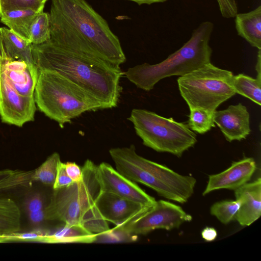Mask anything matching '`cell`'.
Returning <instances> with one entry per match:
<instances>
[{
  "mask_svg": "<svg viewBox=\"0 0 261 261\" xmlns=\"http://www.w3.org/2000/svg\"><path fill=\"white\" fill-rule=\"evenodd\" d=\"M49 15L56 46L116 65L125 62L118 38L85 0H51Z\"/></svg>",
  "mask_w": 261,
  "mask_h": 261,
  "instance_id": "6da1fadb",
  "label": "cell"
},
{
  "mask_svg": "<svg viewBox=\"0 0 261 261\" xmlns=\"http://www.w3.org/2000/svg\"><path fill=\"white\" fill-rule=\"evenodd\" d=\"M33 57L38 71L56 72L91 94L105 107L117 106L124 73L120 66L60 48L50 40L33 45Z\"/></svg>",
  "mask_w": 261,
  "mask_h": 261,
  "instance_id": "7a4b0ae2",
  "label": "cell"
},
{
  "mask_svg": "<svg viewBox=\"0 0 261 261\" xmlns=\"http://www.w3.org/2000/svg\"><path fill=\"white\" fill-rule=\"evenodd\" d=\"M82 169L80 181L53 190L45 208V220L80 226L92 233L100 234L110 228L97 205L102 191L97 166L87 159Z\"/></svg>",
  "mask_w": 261,
  "mask_h": 261,
  "instance_id": "3957f363",
  "label": "cell"
},
{
  "mask_svg": "<svg viewBox=\"0 0 261 261\" xmlns=\"http://www.w3.org/2000/svg\"><path fill=\"white\" fill-rule=\"evenodd\" d=\"M213 29L212 22H201L193 30L189 40L162 62L138 65L129 68L124 74L138 88L149 91L164 78L183 76L211 62L213 50L209 42Z\"/></svg>",
  "mask_w": 261,
  "mask_h": 261,
  "instance_id": "277c9868",
  "label": "cell"
},
{
  "mask_svg": "<svg viewBox=\"0 0 261 261\" xmlns=\"http://www.w3.org/2000/svg\"><path fill=\"white\" fill-rule=\"evenodd\" d=\"M109 153L119 173L135 182L153 189L161 196L184 203L194 193L196 182L194 177L180 175L140 156L137 153L134 144L112 148Z\"/></svg>",
  "mask_w": 261,
  "mask_h": 261,
  "instance_id": "5b68a950",
  "label": "cell"
},
{
  "mask_svg": "<svg viewBox=\"0 0 261 261\" xmlns=\"http://www.w3.org/2000/svg\"><path fill=\"white\" fill-rule=\"evenodd\" d=\"M34 96L39 110L61 128L86 112L105 109L91 94L53 71H39Z\"/></svg>",
  "mask_w": 261,
  "mask_h": 261,
  "instance_id": "8992f818",
  "label": "cell"
},
{
  "mask_svg": "<svg viewBox=\"0 0 261 261\" xmlns=\"http://www.w3.org/2000/svg\"><path fill=\"white\" fill-rule=\"evenodd\" d=\"M143 144L157 152L178 157L197 142L196 135L188 124L144 109H134L127 118Z\"/></svg>",
  "mask_w": 261,
  "mask_h": 261,
  "instance_id": "52a82bcc",
  "label": "cell"
},
{
  "mask_svg": "<svg viewBox=\"0 0 261 261\" xmlns=\"http://www.w3.org/2000/svg\"><path fill=\"white\" fill-rule=\"evenodd\" d=\"M233 74L211 62L177 80L180 94L190 109L200 107L215 112L236 93L232 85Z\"/></svg>",
  "mask_w": 261,
  "mask_h": 261,
  "instance_id": "ba28073f",
  "label": "cell"
},
{
  "mask_svg": "<svg viewBox=\"0 0 261 261\" xmlns=\"http://www.w3.org/2000/svg\"><path fill=\"white\" fill-rule=\"evenodd\" d=\"M192 219L179 205L160 200L145 211L124 223L116 226L126 233L137 236L146 234L156 229L171 230Z\"/></svg>",
  "mask_w": 261,
  "mask_h": 261,
  "instance_id": "9c48e42d",
  "label": "cell"
},
{
  "mask_svg": "<svg viewBox=\"0 0 261 261\" xmlns=\"http://www.w3.org/2000/svg\"><path fill=\"white\" fill-rule=\"evenodd\" d=\"M36 108L34 96H28L18 93L2 72L0 91L2 121L21 127L34 120Z\"/></svg>",
  "mask_w": 261,
  "mask_h": 261,
  "instance_id": "30bf717a",
  "label": "cell"
},
{
  "mask_svg": "<svg viewBox=\"0 0 261 261\" xmlns=\"http://www.w3.org/2000/svg\"><path fill=\"white\" fill-rule=\"evenodd\" d=\"M102 191L114 193L145 206H151L156 200L135 182L119 173L110 164L102 162L97 166Z\"/></svg>",
  "mask_w": 261,
  "mask_h": 261,
  "instance_id": "8fae6325",
  "label": "cell"
},
{
  "mask_svg": "<svg viewBox=\"0 0 261 261\" xmlns=\"http://www.w3.org/2000/svg\"><path fill=\"white\" fill-rule=\"evenodd\" d=\"M214 121L230 142L246 139L251 132L249 113L241 103L230 105L223 110H216Z\"/></svg>",
  "mask_w": 261,
  "mask_h": 261,
  "instance_id": "7c38bea8",
  "label": "cell"
},
{
  "mask_svg": "<svg viewBox=\"0 0 261 261\" xmlns=\"http://www.w3.org/2000/svg\"><path fill=\"white\" fill-rule=\"evenodd\" d=\"M256 169V164L252 158H244L233 162L225 170L208 176L203 196L213 191L226 189L235 190L247 183Z\"/></svg>",
  "mask_w": 261,
  "mask_h": 261,
  "instance_id": "4fadbf2b",
  "label": "cell"
},
{
  "mask_svg": "<svg viewBox=\"0 0 261 261\" xmlns=\"http://www.w3.org/2000/svg\"><path fill=\"white\" fill-rule=\"evenodd\" d=\"M97 205L103 218L116 226L124 223L150 207L106 191H102L99 196Z\"/></svg>",
  "mask_w": 261,
  "mask_h": 261,
  "instance_id": "5bb4252c",
  "label": "cell"
},
{
  "mask_svg": "<svg viewBox=\"0 0 261 261\" xmlns=\"http://www.w3.org/2000/svg\"><path fill=\"white\" fill-rule=\"evenodd\" d=\"M236 200L240 203L235 219L243 226H249L261 215V179L246 183L234 190Z\"/></svg>",
  "mask_w": 261,
  "mask_h": 261,
  "instance_id": "9a60e30c",
  "label": "cell"
},
{
  "mask_svg": "<svg viewBox=\"0 0 261 261\" xmlns=\"http://www.w3.org/2000/svg\"><path fill=\"white\" fill-rule=\"evenodd\" d=\"M2 72L18 93L34 96L39 74L36 66L23 61L8 58L3 64Z\"/></svg>",
  "mask_w": 261,
  "mask_h": 261,
  "instance_id": "2e32d148",
  "label": "cell"
},
{
  "mask_svg": "<svg viewBox=\"0 0 261 261\" xmlns=\"http://www.w3.org/2000/svg\"><path fill=\"white\" fill-rule=\"evenodd\" d=\"M235 25L238 34L251 46L261 49V6L246 13H237Z\"/></svg>",
  "mask_w": 261,
  "mask_h": 261,
  "instance_id": "e0dca14e",
  "label": "cell"
},
{
  "mask_svg": "<svg viewBox=\"0 0 261 261\" xmlns=\"http://www.w3.org/2000/svg\"><path fill=\"white\" fill-rule=\"evenodd\" d=\"M0 33L9 58L23 61L31 65L36 66L33 57V44L29 41L6 27L0 28Z\"/></svg>",
  "mask_w": 261,
  "mask_h": 261,
  "instance_id": "ac0fdd59",
  "label": "cell"
},
{
  "mask_svg": "<svg viewBox=\"0 0 261 261\" xmlns=\"http://www.w3.org/2000/svg\"><path fill=\"white\" fill-rule=\"evenodd\" d=\"M41 12L32 9L8 11L0 14V20L14 33L30 41L31 26Z\"/></svg>",
  "mask_w": 261,
  "mask_h": 261,
  "instance_id": "d6986e66",
  "label": "cell"
},
{
  "mask_svg": "<svg viewBox=\"0 0 261 261\" xmlns=\"http://www.w3.org/2000/svg\"><path fill=\"white\" fill-rule=\"evenodd\" d=\"M21 228L20 210L13 199L0 197V239L18 233Z\"/></svg>",
  "mask_w": 261,
  "mask_h": 261,
  "instance_id": "ffe728a7",
  "label": "cell"
},
{
  "mask_svg": "<svg viewBox=\"0 0 261 261\" xmlns=\"http://www.w3.org/2000/svg\"><path fill=\"white\" fill-rule=\"evenodd\" d=\"M93 234L78 225L63 224L51 234L48 233L45 242L51 243H92L96 240Z\"/></svg>",
  "mask_w": 261,
  "mask_h": 261,
  "instance_id": "44dd1931",
  "label": "cell"
},
{
  "mask_svg": "<svg viewBox=\"0 0 261 261\" xmlns=\"http://www.w3.org/2000/svg\"><path fill=\"white\" fill-rule=\"evenodd\" d=\"M232 85L236 93L260 105L261 74H257L255 79L242 73L233 75Z\"/></svg>",
  "mask_w": 261,
  "mask_h": 261,
  "instance_id": "7402d4cb",
  "label": "cell"
},
{
  "mask_svg": "<svg viewBox=\"0 0 261 261\" xmlns=\"http://www.w3.org/2000/svg\"><path fill=\"white\" fill-rule=\"evenodd\" d=\"M23 207L30 223L35 226H39L45 220V198L43 194L38 191L28 194L23 201Z\"/></svg>",
  "mask_w": 261,
  "mask_h": 261,
  "instance_id": "603a6c76",
  "label": "cell"
},
{
  "mask_svg": "<svg viewBox=\"0 0 261 261\" xmlns=\"http://www.w3.org/2000/svg\"><path fill=\"white\" fill-rule=\"evenodd\" d=\"M33 170L5 169L0 170V192L17 188L28 187L33 181Z\"/></svg>",
  "mask_w": 261,
  "mask_h": 261,
  "instance_id": "cb8c5ba5",
  "label": "cell"
},
{
  "mask_svg": "<svg viewBox=\"0 0 261 261\" xmlns=\"http://www.w3.org/2000/svg\"><path fill=\"white\" fill-rule=\"evenodd\" d=\"M190 111L188 125L192 130L203 134L215 126V112L200 107L191 108Z\"/></svg>",
  "mask_w": 261,
  "mask_h": 261,
  "instance_id": "d4e9b609",
  "label": "cell"
},
{
  "mask_svg": "<svg viewBox=\"0 0 261 261\" xmlns=\"http://www.w3.org/2000/svg\"><path fill=\"white\" fill-rule=\"evenodd\" d=\"M60 161V156L58 152L51 154L37 168L33 170V180L40 181L53 187Z\"/></svg>",
  "mask_w": 261,
  "mask_h": 261,
  "instance_id": "484cf974",
  "label": "cell"
},
{
  "mask_svg": "<svg viewBox=\"0 0 261 261\" xmlns=\"http://www.w3.org/2000/svg\"><path fill=\"white\" fill-rule=\"evenodd\" d=\"M50 40V24L49 13H39L33 21L30 30V41L39 45Z\"/></svg>",
  "mask_w": 261,
  "mask_h": 261,
  "instance_id": "4316f807",
  "label": "cell"
},
{
  "mask_svg": "<svg viewBox=\"0 0 261 261\" xmlns=\"http://www.w3.org/2000/svg\"><path fill=\"white\" fill-rule=\"evenodd\" d=\"M239 206L240 203L237 200H222L213 204L210 212L221 223L226 224L235 219Z\"/></svg>",
  "mask_w": 261,
  "mask_h": 261,
  "instance_id": "83f0119b",
  "label": "cell"
},
{
  "mask_svg": "<svg viewBox=\"0 0 261 261\" xmlns=\"http://www.w3.org/2000/svg\"><path fill=\"white\" fill-rule=\"evenodd\" d=\"M44 6L39 0H0V14L8 11L23 9L43 11Z\"/></svg>",
  "mask_w": 261,
  "mask_h": 261,
  "instance_id": "f1b7e54d",
  "label": "cell"
},
{
  "mask_svg": "<svg viewBox=\"0 0 261 261\" xmlns=\"http://www.w3.org/2000/svg\"><path fill=\"white\" fill-rule=\"evenodd\" d=\"M137 236L129 235L116 227L107 231L97 234L95 242H132L137 240Z\"/></svg>",
  "mask_w": 261,
  "mask_h": 261,
  "instance_id": "f546056e",
  "label": "cell"
},
{
  "mask_svg": "<svg viewBox=\"0 0 261 261\" xmlns=\"http://www.w3.org/2000/svg\"><path fill=\"white\" fill-rule=\"evenodd\" d=\"M74 182L68 175L65 164L60 161L58 164L57 173L55 183L53 186V190H57L68 187Z\"/></svg>",
  "mask_w": 261,
  "mask_h": 261,
  "instance_id": "4dcf8cb0",
  "label": "cell"
},
{
  "mask_svg": "<svg viewBox=\"0 0 261 261\" xmlns=\"http://www.w3.org/2000/svg\"><path fill=\"white\" fill-rule=\"evenodd\" d=\"M222 16L226 18L234 17L238 13L236 0H217Z\"/></svg>",
  "mask_w": 261,
  "mask_h": 261,
  "instance_id": "1f68e13d",
  "label": "cell"
},
{
  "mask_svg": "<svg viewBox=\"0 0 261 261\" xmlns=\"http://www.w3.org/2000/svg\"><path fill=\"white\" fill-rule=\"evenodd\" d=\"M66 172L73 182L81 180L82 177V169L75 162L65 163Z\"/></svg>",
  "mask_w": 261,
  "mask_h": 261,
  "instance_id": "d6a6232c",
  "label": "cell"
},
{
  "mask_svg": "<svg viewBox=\"0 0 261 261\" xmlns=\"http://www.w3.org/2000/svg\"><path fill=\"white\" fill-rule=\"evenodd\" d=\"M202 238L207 242L214 241L217 237V230L213 227H206L204 228L202 232Z\"/></svg>",
  "mask_w": 261,
  "mask_h": 261,
  "instance_id": "836d02e7",
  "label": "cell"
},
{
  "mask_svg": "<svg viewBox=\"0 0 261 261\" xmlns=\"http://www.w3.org/2000/svg\"><path fill=\"white\" fill-rule=\"evenodd\" d=\"M9 58L6 55L5 48L3 45V42L2 36L0 33V86L1 87V77H2V66L4 62Z\"/></svg>",
  "mask_w": 261,
  "mask_h": 261,
  "instance_id": "e575fe53",
  "label": "cell"
},
{
  "mask_svg": "<svg viewBox=\"0 0 261 261\" xmlns=\"http://www.w3.org/2000/svg\"><path fill=\"white\" fill-rule=\"evenodd\" d=\"M136 3L139 5L143 4L151 5L153 3H163L167 0H127Z\"/></svg>",
  "mask_w": 261,
  "mask_h": 261,
  "instance_id": "d590c367",
  "label": "cell"
},
{
  "mask_svg": "<svg viewBox=\"0 0 261 261\" xmlns=\"http://www.w3.org/2000/svg\"><path fill=\"white\" fill-rule=\"evenodd\" d=\"M41 3H42V4H45L46 2L48 1V0H39Z\"/></svg>",
  "mask_w": 261,
  "mask_h": 261,
  "instance_id": "8d00e7d4",
  "label": "cell"
},
{
  "mask_svg": "<svg viewBox=\"0 0 261 261\" xmlns=\"http://www.w3.org/2000/svg\"><path fill=\"white\" fill-rule=\"evenodd\" d=\"M0 91H1V86H0Z\"/></svg>",
  "mask_w": 261,
  "mask_h": 261,
  "instance_id": "74e56055",
  "label": "cell"
}]
</instances>
